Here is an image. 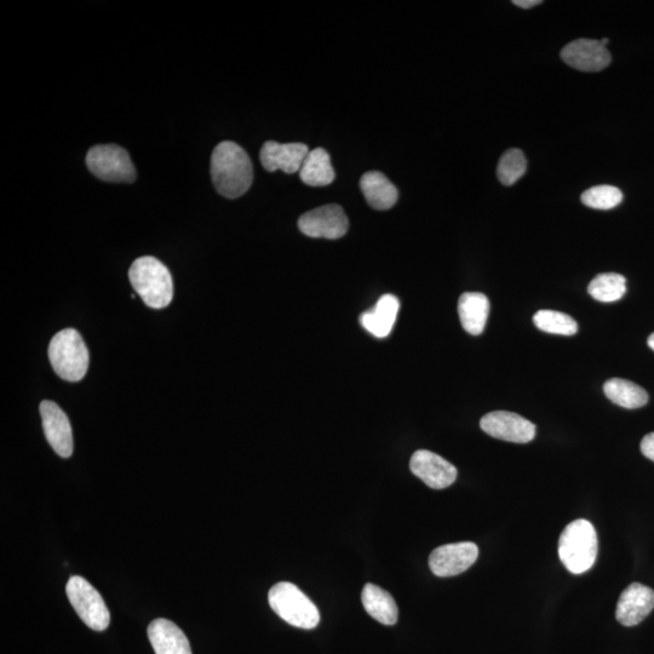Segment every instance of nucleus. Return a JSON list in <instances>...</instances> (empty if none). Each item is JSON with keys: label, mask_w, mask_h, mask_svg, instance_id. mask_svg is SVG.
<instances>
[{"label": "nucleus", "mask_w": 654, "mask_h": 654, "mask_svg": "<svg viewBox=\"0 0 654 654\" xmlns=\"http://www.w3.org/2000/svg\"><path fill=\"white\" fill-rule=\"evenodd\" d=\"M86 165L97 179L114 183H131L136 170L128 152L116 145L95 146L86 156Z\"/></svg>", "instance_id": "7"}, {"label": "nucleus", "mask_w": 654, "mask_h": 654, "mask_svg": "<svg viewBox=\"0 0 654 654\" xmlns=\"http://www.w3.org/2000/svg\"><path fill=\"white\" fill-rule=\"evenodd\" d=\"M478 556V545L472 542L446 544L430 554L429 567L435 576L453 577L466 572Z\"/></svg>", "instance_id": "10"}, {"label": "nucleus", "mask_w": 654, "mask_h": 654, "mask_svg": "<svg viewBox=\"0 0 654 654\" xmlns=\"http://www.w3.org/2000/svg\"><path fill=\"white\" fill-rule=\"evenodd\" d=\"M49 359L56 374L68 382L82 381L89 369L88 348L74 329L62 330L53 337Z\"/></svg>", "instance_id": "4"}, {"label": "nucleus", "mask_w": 654, "mask_h": 654, "mask_svg": "<svg viewBox=\"0 0 654 654\" xmlns=\"http://www.w3.org/2000/svg\"><path fill=\"white\" fill-rule=\"evenodd\" d=\"M129 279L137 295L148 307H168L174 297V283L169 269L156 257L137 258L130 267Z\"/></svg>", "instance_id": "2"}, {"label": "nucleus", "mask_w": 654, "mask_h": 654, "mask_svg": "<svg viewBox=\"0 0 654 654\" xmlns=\"http://www.w3.org/2000/svg\"><path fill=\"white\" fill-rule=\"evenodd\" d=\"M309 148L304 143H279L267 141L260 153L263 168L269 172L284 171L285 174L300 172Z\"/></svg>", "instance_id": "15"}, {"label": "nucleus", "mask_w": 654, "mask_h": 654, "mask_svg": "<svg viewBox=\"0 0 654 654\" xmlns=\"http://www.w3.org/2000/svg\"><path fill=\"white\" fill-rule=\"evenodd\" d=\"M410 469L424 484L434 490H443L457 479V469L434 452L420 450L413 453Z\"/></svg>", "instance_id": "11"}, {"label": "nucleus", "mask_w": 654, "mask_h": 654, "mask_svg": "<svg viewBox=\"0 0 654 654\" xmlns=\"http://www.w3.org/2000/svg\"><path fill=\"white\" fill-rule=\"evenodd\" d=\"M298 228L309 238L336 240L347 234L349 222L342 206L330 204L306 212L298 220Z\"/></svg>", "instance_id": "8"}, {"label": "nucleus", "mask_w": 654, "mask_h": 654, "mask_svg": "<svg viewBox=\"0 0 654 654\" xmlns=\"http://www.w3.org/2000/svg\"><path fill=\"white\" fill-rule=\"evenodd\" d=\"M364 608L369 615L384 625L398 622V606L393 596L375 584H366L361 594Z\"/></svg>", "instance_id": "20"}, {"label": "nucleus", "mask_w": 654, "mask_h": 654, "mask_svg": "<svg viewBox=\"0 0 654 654\" xmlns=\"http://www.w3.org/2000/svg\"><path fill=\"white\" fill-rule=\"evenodd\" d=\"M335 176L330 154L324 148H315L313 151H309L300 170L303 183L311 187H325L335 181Z\"/></svg>", "instance_id": "21"}, {"label": "nucleus", "mask_w": 654, "mask_h": 654, "mask_svg": "<svg viewBox=\"0 0 654 654\" xmlns=\"http://www.w3.org/2000/svg\"><path fill=\"white\" fill-rule=\"evenodd\" d=\"M654 608V590L644 584L633 583L619 596L616 618L624 627H635L650 615Z\"/></svg>", "instance_id": "14"}, {"label": "nucleus", "mask_w": 654, "mask_h": 654, "mask_svg": "<svg viewBox=\"0 0 654 654\" xmlns=\"http://www.w3.org/2000/svg\"><path fill=\"white\" fill-rule=\"evenodd\" d=\"M585 206L595 210H612L623 202L621 189L613 186H596L582 194Z\"/></svg>", "instance_id": "26"}, {"label": "nucleus", "mask_w": 654, "mask_h": 654, "mask_svg": "<svg viewBox=\"0 0 654 654\" xmlns=\"http://www.w3.org/2000/svg\"><path fill=\"white\" fill-rule=\"evenodd\" d=\"M604 392L612 403L624 409H639L648 403V394L644 388L622 378H612L607 381L604 384Z\"/></svg>", "instance_id": "22"}, {"label": "nucleus", "mask_w": 654, "mask_h": 654, "mask_svg": "<svg viewBox=\"0 0 654 654\" xmlns=\"http://www.w3.org/2000/svg\"><path fill=\"white\" fill-rule=\"evenodd\" d=\"M361 192L372 209L389 210L398 202L399 192L382 172L369 171L361 177Z\"/></svg>", "instance_id": "18"}, {"label": "nucleus", "mask_w": 654, "mask_h": 654, "mask_svg": "<svg viewBox=\"0 0 654 654\" xmlns=\"http://www.w3.org/2000/svg\"><path fill=\"white\" fill-rule=\"evenodd\" d=\"M526 169L525 154L520 149H509L499 160L497 168L498 180L504 186H513L525 175Z\"/></svg>", "instance_id": "25"}, {"label": "nucleus", "mask_w": 654, "mask_h": 654, "mask_svg": "<svg viewBox=\"0 0 654 654\" xmlns=\"http://www.w3.org/2000/svg\"><path fill=\"white\" fill-rule=\"evenodd\" d=\"M533 323L539 330L547 332V334L572 336L577 334L578 324L577 321L565 313L548 311H539L533 317Z\"/></svg>", "instance_id": "24"}, {"label": "nucleus", "mask_w": 654, "mask_h": 654, "mask_svg": "<svg viewBox=\"0 0 654 654\" xmlns=\"http://www.w3.org/2000/svg\"><path fill=\"white\" fill-rule=\"evenodd\" d=\"M541 0H514L513 4L522 9H531L541 4Z\"/></svg>", "instance_id": "28"}, {"label": "nucleus", "mask_w": 654, "mask_h": 654, "mask_svg": "<svg viewBox=\"0 0 654 654\" xmlns=\"http://www.w3.org/2000/svg\"><path fill=\"white\" fill-rule=\"evenodd\" d=\"M211 177L216 191L223 197H242L254 181V168L248 153L237 143L221 142L212 152Z\"/></svg>", "instance_id": "1"}, {"label": "nucleus", "mask_w": 654, "mask_h": 654, "mask_svg": "<svg viewBox=\"0 0 654 654\" xmlns=\"http://www.w3.org/2000/svg\"><path fill=\"white\" fill-rule=\"evenodd\" d=\"M642 455L654 462V433L647 434L641 441Z\"/></svg>", "instance_id": "27"}, {"label": "nucleus", "mask_w": 654, "mask_h": 654, "mask_svg": "<svg viewBox=\"0 0 654 654\" xmlns=\"http://www.w3.org/2000/svg\"><path fill=\"white\" fill-rule=\"evenodd\" d=\"M647 343H648V346H650V348L654 352V334H652L650 337H648Z\"/></svg>", "instance_id": "29"}, {"label": "nucleus", "mask_w": 654, "mask_h": 654, "mask_svg": "<svg viewBox=\"0 0 654 654\" xmlns=\"http://www.w3.org/2000/svg\"><path fill=\"white\" fill-rule=\"evenodd\" d=\"M458 314L463 329L468 334L473 336L483 334L490 314L489 298L480 292H466L458 301Z\"/></svg>", "instance_id": "19"}, {"label": "nucleus", "mask_w": 654, "mask_h": 654, "mask_svg": "<svg viewBox=\"0 0 654 654\" xmlns=\"http://www.w3.org/2000/svg\"><path fill=\"white\" fill-rule=\"evenodd\" d=\"M588 292L596 301L616 302L627 292V279L617 273L600 274L589 284Z\"/></svg>", "instance_id": "23"}, {"label": "nucleus", "mask_w": 654, "mask_h": 654, "mask_svg": "<svg viewBox=\"0 0 654 654\" xmlns=\"http://www.w3.org/2000/svg\"><path fill=\"white\" fill-rule=\"evenodd\" d=\"M561 59L575 70L600 72L610 66L611 54L600 40L578 39L562 49Z\"/></svg>", "instance_id": "13"}, {"label": "nucleus", "mask_w": 654, "mask_h": 654, "mask_svg": "<svg viewBox=\"0 0 654 654\" xmlns=\"http://www.w3.org/2000/svg\"><path fill=\"white\" fill-rule=\"evenodd\" d=\"M269 605L277 615L292 627L314 629L320 622V613L311 599L295 584L281 582L269 590Z\"/></svg>", "instance_id": "5"}, {"label": "nucleus", "mask_w": 654, "mask_h": 654, "mask_svg": "<svg viewBox=\"0 0 654 654\" xmlns=\"http://www.w3.org/2000/svg\"><path fill=\"white\" fill-rule=\"evenodd\" d=\"M66 593L77 615L90 629L103 631L108 628L111 615L105 600L86 579L71 577L66 585Z\"/></svg>", "instance_id": "6"}, {"label": "nucleus", "mask_w": 654, "mask_h": 654, "mask_svg": "<svg viewBox=\"0 0 654 654\" xmlns=\"http://www.w3.org/2000/svg\"><path fill=\"white\" fill-rule=\"evenodd\" d=\"M480 427L486 434L515 444L530 443L536 436V426L518 413L495 411L481 418Z\"/></svg>", "instance_id": "9"}, {"label": "nucleus", "mask_w": 654, "mask_h": 654, "mask_svg": "<svg viewBox=\"0 0 654 654\" xmlns=\"http://www.w3.org/2000/svg\"><path fill=\"white\" fill-rule=\"evenodd\" d=\"M148 638L156 654H192L185 633L168 619L158 618L149 624Z\"/></svg>", "instance_id": "16"}, {"label": "nucleus", "mask_w": 654, "mask_h": 654, "mask_svg": "<svg viewBox=\"0 0 654 654\" xmlns=\"http://www.w3.org/2000/svg\"><path fill=\"white\" fill-rule=\"evenodd\" d=\"M45 438L53 450L62 458H68L73 453V433L71 422L61 407L54 401L45 400L40 404Z\"/></svg>", "instance_id": "12"}, {"label": "nucleus", "mask_w": 654, "mask_h": 654, "mask_svg": "<svg viewBox=\"0 0 654 654\" xmlns=\"http://www.w3.org/2000/svg\"><path fill=\"white\" fill-rule=\"evenodd\" d=\"M400 302L393 295H384L370 311L360 315V324L377 338H384L392 332L397 321Z\"/></svg>", "instance_id": "17"}, {"label": "nucleus", "mask_w": 654, "mask_h": 654, "mask_svg": "<svg viewBox=\"0 0 654 654\" xmlns=\"http://www.w3.org/2000/svg\"><path fill=\"white\" fill-rule=\"evenodd\" d=\"M598 535L589 521L579 519L562 531L559 539V558L573 575L587 572L598 556Z\"/></svg>", "instance_id": "3"}]
</instances>
